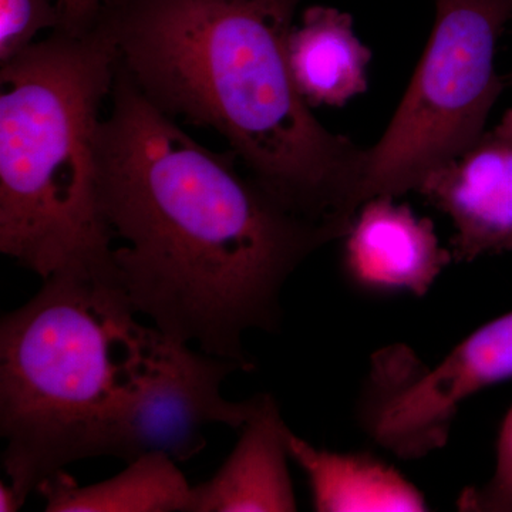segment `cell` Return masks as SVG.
<instances>
[{
	"instance_id": "obj_1",
	"label": "cell",
	"mask_w": 512,
	"mask_h": 512,
	"mask_svg": "<svg viewBox=\"0 0 512 512\" xmlns=\"http://www.w3.org/2000/svg\"><path fill=\"white\" fill-rule=\"evenodd\" d=\"M99 141L100 211L117 286L138 315L208 355L255 362L249 330L281 325V292L313 252L339 241L154 106L117 66Z\"/></svg>"
},
{
	"instance_id": "obj_2",
	"label": "cell",
	"mask_w": 512,
	"mask_h": 512,
	"mask_svg": "<svg viewBox=\"0 0 512 512\" xmlns=\"http://www.w3.org/2000/svg\"><path fill=\"white\" fill-rule=\"evenodd\" d=\"M299 2L109 0L96 25L154 106L217 131L285 207L343 237L365 202L367 150L323 126L293 82Z\"/></svg>"
},
{
	"instance_id": "obj_3",
	"label": "cell",
	"mask_w": 512,
	"mask_h": 512,
	"mask_svg": "<svg viewBox=\"0 0 512 512\" xmlns=\"http://www.w3.org/2000/svg\"><path fill=\"white\" fill-rule=\"evenodd\" d=\"M119 55L94 25L53 30L0 69V251L43 281L116 282L99 141Z\"/></svg>"
},
{
	"instance_id": "obj_4",
	"label": "cell",
	"mask_w": 512,
	"mask_h": 512,
	"mask_svg": "<svg viewBox=\"0 0 512 512\" xmlns=\"http://www.w3.org/2000/svg\"><path fill=\"white\" fill-rule=\"evenodd\" d=\"M119 286L59 275L0 323L3 467L26 503L67 464L99 456L101 434L161 330Z\"/></svg>"
},
{
	"instance_id": "obj_5",
	"label": "cell",
	"mask_w": 512,
	"mask_h": 512,
	"mask_svg": "<svg viewBox=\"0 0 512 512\" xmlns=\"http://www.w3.org/2000/svg\"><path fill=\"white\" fill-rule=\"evenodd\" d=\"M426 50L389 126L367 150L365 201L402 197L483 136L505 89L495 69L512 0H434Z\"/></svg>"
},
{
	"instance_id": "obj_6",
	"label": "cell",
	"mask_w": 512,
	"mask_h": 512,
	"mask_svg": "<svg viewBox=\"0 0 512 512\" xmlns=\"http://www.w3.org/2000/svg\"><path fill=\"white\" fill-rule=\"evenodd\" d=\"M510 379L512 312L485 323L434 366L409 346L377 350L357 417L377 446L403 460H420L446 446L461 404Z\"/></svg>"
},
{
	"instance_id": "obj_7",
	"label": "cell",
	"mask_w": 512,
	"mask_h": 512,
	"mask_svg": "<svg viewBox=\"0 0 512 512\" xmlns=\"http://www.w3.org/2000/svg\"><path fill=\"white\" fill-rule=\"evenodd\" d=\"M238 363L190 348L161 332L140 372L121 396L101 434L99 456L127 463L146 454L187 461L205 446V427L242 429L254 413V396L231 402L221 393Z\"/></svg>"
},
{
	"instance_id": "obj_8",
	"label": "cell",
	"mask_w": 512,
	"mask_h": 512,
	"mask_svg": "<svg viewBox=\"0 0 512 512\" xmlns=\"http://www.w3.org/2000/svg\"><path fill=\"white\" fill-rule=\"evenodd\" d=\"M416 192L450 218L454 261L512 252V109Z\"/></svg>"
},
{
	"instance_id": "obj_9",
	"label": "cell",
	"mask_w": 512,
	"mask_h": 512,
	"mask_svg": "<svg viewBox=\"0 0 512 512\" xmlns=\"http://www.w3.org/2000/svg\"><path fill=\"white\" fill-rule=\"evenodd\" d=\"M340 241L343 274L372 295L424 296L454 261L433 222L393 197L363 202Z\"/></svg>"
},
{
	"instance_id": "obj_10",
	"label": "cell",
	"mask_w": 512,
	"mask_h": 512,
	"mask_svg": "<svg viewBox=\"0 0 512 512\" xmlns=\"http://www.w3.org/2000/svg\"><path fill=\"white\" fill-rule=\"evenodd\" d=\"M237 446L214 477L192 487L190 512L298 510L288 468L286 426L274 397L256 394Z\"/></svg>"
},
{
	"instance_id": "obj_11",
	"label": "cell",
	"mask_w": 512,
	"mask_h": 512,
	"mask_svg": "<svg viewBox=\"0 0 512 512\" xmlns=\"http://www.w3.org/2000/svg\"><path fill=\"white\" fill-rule=\"evenodd\" d=\"M372 60L353 29L349 13L330 6H311L288 40L293 82L312 107H343L367 90Z\"/></svg>"
},
{
	"instance_id": "obj_12",
	"label": "cell",
	"mask_w": 512,
	"mask_h": 512,
	"mask_svg": "<svg viewBox=\"0 0 512 512\" xmlns=\"http://www.w3.org/2000/svg\"><path fill=\"white\" fill-rule=\"evenodd\" d=\"M289 457L301 467L319 512L427 511L426 497L402 473L369 453H335L286 430Z\"/></svg>"
},
{
	"instance_id": "obj_13",
	"label": "cell",
	"mask_w": 512,
	"mask_h": 512,
	"mask_svg": "<svg viewBox=\"0 0 512 512\" xmlns=\"http://www.w3.org/2000/svg\"><path fill=\"white\" fill-rule=\"evenodd\" d=\"M37 491L49 512H190L192 487L177 461L153 453L130 461L117 476L86 487L57 471Z\"/></svg>"
},
{
	"instance_id": "obj_14",
	"label": "cell",
	"mask_w": 512,
	"mask_h": 512,
	"mask_svg": "<svg viewBox=\"0 0 512 512\" xmlns=\"http://www.w3.org/2000/svg\"><path fill=\"white\" fill-rule=\"evenodd\" d=\"M60 12L50 0H0V64L35 43L43 30H57Z\"/></svg>"
},
{
	"instance_id": "obj_15",
	"label": "cell",
	"mask_w": 512,
	"mask_h": 512,
	"mask_svg": "<svg viewBox=\"0 0 512 512\" xmlns=\"http://www.w3.org/2000/svg\"><path fill=\"white\" fill-rule=\"evenodd\" d=\"M458 510L512 512V406L501 424L494 474L481 487H470L458 498Z\"/></svg>"
},
{
	"instance_id": "obj_16",
	"label": "cell",
	"mask_w": 512,
	"mask_h": 512,
	"mask_svg": "<svg viewBox=\"0 0 512 512\" xmlns=\"http://www.w3.org/2000/svg\"><path fill=\"white\" fill-rule=\"evenodd\" d=\"M109 0H57L60 26L57 30L83 35L94 28Z\"/></svg>"
},
{
	"instance_id": "obj_17",
	"label": "cell",
	"mask_w": 512,
	"mask_h": 512,
	"mask_svg": "<svg viewBox=\"0 0 512 512\" xmlns=\"http://www.w3.org/2000/svg\"><path fill=\"white\" fill-rule=\"evenodd\" d=\"M23 507L18 493L12 484L0 483V511L2 512H15Z\"/></svg>"
},
{
	"instance_id": "obj_18",
	"label": "cell",
	"mask_w": 512,
	"mask_h": 512,
	"mask_svg": "<svg viewBox=\"0 0 512 512\" xmlns=\"http://www.w3.org/2000/svg\"><path fill=\"white\" fill-rule=\"evenodd\" d=\"M505 86L512 87V70L504 76Z\"/></svg>"
}]
</instances>
